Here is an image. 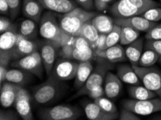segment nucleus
Masks as SVG:
<instances>
[{
    "mask_svg": "<svg viewBox=\"0 0 161 120\" xmlns=\"http://www.w3.org/2000/svg\"><path fill=\"white\" fill-rule=\"evenodd\" d=\"M39 34L45 40L52 41L59 48L67 44L74 37L68 35L61 28L58 19L52 11L43 14L39 23Z\"/></svg>",
    "mask_w": 161,
    "mask_h": 120,
    "instance_id": "1",
    "label": "nucleus"
},
{
    "mask_svg": "<svg viewBox=\"0 0 161 120\" xmlns=\"http://www.w3.org/2000/svg\"><path fill=\"white\" fill-rule=\"evenodd\" d=\"M64 90L63 81L49 76L46 81L33 88L31 98L36 104L48 105L57 100Z\"/></svg>",
    "mask_w": 161,
    "mask_h": 120,
    "instance_id": "2",
    "label": "nucleus"
},
{
    "mask_svg": "<svg viewBox=\"0 0 161 120\" xmlns=\"http://www.w3.org/2000/svg\"><path fill=\"white\" fill-rule=\"evenodd\" d=\"M160 7L154 0H118L110 8V12L115 18H130L142 15L153 7Z\"/></svg>",
    "mask_w": 161,
    "mask_h": 120,
    "instance_id": "3",
    "label": "nucleus"
},
{
    "mask_svg": "<svg viewBox=\"0 0 161 120\" xmlns=\"http://www.w3.org/2000/svg\"><path fill=\"white\" fill-rule=\"evenodd\" d=\"M97 14L96 12L87 11L82 7H76L67 13L58 17L61 28L71 36L80 35L83 24L90 20Z\"/></svg>",
    "mask_w": 161,
    "mask_h": 120,
    "instance_id": "4",
    "label": "nucleus"
},
{
    "mask_svg": "<svg viewBox=\"0 0 161 120\" xmlns=\"http://www.w3.org/2000/svg\"><path fill=\"white\" fill-rule=\"evenodd\" d=\"M97 58H98L97 64L96 65L95 69L92 70L88 79L80 89H78L76 94L73 95L71 99L87 95L89 91L97 86H102L105 81L106 73L110 70L114 68V65H112L111 62L103 59V58L99 57H97Z\"/></svg>",
    "mask_w": 161,
    "mask_h": 120,
    "instance_id": "5",
    "label": "nucleus"
},
{
    "mask_svg": "<svg viewBox=\"0 0 161 120\" xmlns=\"http://www.w3.org/2000/svg\"><path fill=\"white\" fill-rule=\"evenodd\" d=\"M82 110L69 104H61L38 110V117L43 120H75L82 117Z\"/></svg>",
    "mask_w": 161,
    "mask_h": 120,
    "instance_id": "6",
    "label": "nucleus"
},
{
    "mask_svg": "<svg viewBox=\"0 0 161 120\" xmlns=\"http://www.w3.org/2000/svg\"><path fill=\"white\" fill-rule=\"evenodd\" d=\"M19 34L18 27L13 23L0 36V65L8 67L13 61V52Z\"/></svg>",
    "mask_w": 161,
    "mask_h": 120,
    "instance_id": "7",
    "label": "nucleus"
},
{
    "mask_svg": "<svg viewBox=\"0 0 161 120\" xmlns=\"http://www.w3.org/2000/svg\"><path fill=\"white\" fill-rule=\"evenodd\" d=\"M144 86L161 98V71L157 68L132 65Z\"/></svg>",
    "mask_w": 161,
    "mask_h": 120,
    "instance_id": "8",
    "label": "nucleus"
},
{
    "mask_svg": "<svg viewBox=\"0 0 161 120\" xmlns=\"http://www.w3.org/2000/svg\"><path fill=\"white\" fill-rule=\"evenodd\" d=\"M122 106L138 115L147 116L155 112H161V98H153L147 100L126 99Z\"/></svg>",
    "mask_w": 161,
    "mask_h": 120,
    "instance_id": "9",
    "label": "nucleus"
},
{
    "mask_svg": "<svg viewBox=\"0 0 161 120\" xmlns=\"http://www.w3.org/2000/svg\"><path fill=\"white\" fill-rule=\"evenodd\" d=\"M10 65L14 68H20L30 72L39 78H43V71H45L41 53L38 51H36L20 59L13 60Z\"/></svg>",
    "mask_w": 161,
    "mask_h": 120,
    "instance_id": "10",
    "label": "nucleus"
},
{
    "mask_svg": "<svg viewBox=\"0 0 161 120\" xmlns=\"http://www.w3.org/2000/svg\"><path fill=\"white\" fill-rule=\"evenodd\" d=\"M79 63L68 58H60L56 60L51 76L60 81L72 80L75 78Z\"/></svg>",
    "mask_w": 161,
    "mask_h": 120,
    "instance_id": "11",
    "label": "nucleus"
},
{
    "mask_svg": "<svg viewBox=\"0 0 161 120\" xmlns=\"http://www.w3.org/2000/svg\"><path fill=\"white\" fill-rule=\"evenodd\" d=\"M69 42L60 48L58 50V53L62 58L82 62V61L87 60L91 61L97 57L96 52L91 47L85 49L75 48L70 45Z\"/></svg>",
    "mask_w": 161,
    "mask_h": 120,
    "instance_id": "12",
    "label": "nucleus"
},
{
    "mask_svg": "<svg viewBox=\"0 0 161 120\" xmlns=\"http://www.w3.org/2000/svg\"><path fill=\"white\" fill-rule=\"evenodd\" d=\"M60 48L52 41L45 40L44 42L41 44L40 53L43 64L44 66V70L46 74L49 76L52 73L53 65L56 62V58L58 51Z\"/></svg>",
    "mask_w": 161,
    "mask_h": 120,
    "instance_id": "13",
    "label": "nucleus"
},
{
    "mask_svg": "<svg viewBox=\"0 0 161 120\" xmlns=\"http://www.w3.org/2000/svg\"><path fill=\"white\" fill-rule=\"evenodd\" d=\"M31 94L25 88L21 87L14 102V106L22 119L32 120L33 116L31 109Z\"/></svg>",
    "mask_w": 161,
    "mask_h": 120,
    "instance_id": "14",
    "label": "nucleus"
},
{
    "mask_svg": "<svg viewBox=\"0 0 161 120\" xmlns=\"http://www.w3.org/2000/svg\"><path fill=\"white\" fill-rule=\"evenodd\" d=\"M41 46L40 42L36 40H30L18 34V40L14 49L13 60H16L25 57L38 51V48Z\"/></svg>",
    "mask_w": 161,
    "mask_h": 120,
    "instance_id": "15",
    "label": "nucleus"
},
{
    "mask_svg": "<svg viewBox=\"0 0 161 120\" xmlns=\"http://www.w3.org/2000/svg\"><path fill=\"white\" fill-rule=\"evenodd\" d=\"M114 23L121 27H130L140 32H148L155 26L157 23L144 18L141 15L130 18H114Z\"/></svg>",
    "mask_w": 161,
    "mask_h": 120,
    "instance_id": "16",
    "label": "nucleus"
},
{
    "mask_svg": "<svg viewBox=\"0 0 161 120\" xmlns=\"http://www.w3.org/2000/svg\"><path fill=\"white\" fill-rule=\"evenodd\" d=\"M0 86V104L3 108L8 109L14 105L22 86L9 81L4 82Z\"/></svg>",
    "mask_w": 161,
    "mask_h": 120,
    "instance_id": "17",
    "label": "nucleus"
},
{
    "mask_svg": "<svg viewBox=\"0 0 161 120\" xmlns=\"http://www.w3.org/2000/svg\"><path fill=\"white\" fill-rule=\"evenodd\" d=\"M84 111L90 120H114L119 116V113H110L104 111L93 102L85 104Z\"/></svg>",
    "mask_w": 161,
    "mask_h": 120,
    "instance_id": "18",
    "label": "nucleus"
},
{
    "mask_svg": "<svg viewBox=\"0 0 161 120\" xmlns=\"http://www.w3.org/2000/svg\"><path fill=\"white\" fill-rule=\"evenodd\" d=\"M44 9L49 11L64 14L78 7V4L73 0H37Z\"/></svg>",
    "mask_w": 161,
    "mask_h": 120,
    "instance_id": "19",
    "label": "nucleus"
},
{
    "mask_svg": "<svg viewBox=\"0 0 161 120\" xmlns=\"http://www.w3.org/2000/svg\"><path fill=\"white\" fill-rule=\"evenodd\" d=\"M44 7L37 0H22V12L26 18L39 24Z\"/></svg>",
    "mask_w": 161,
    "mask_h": 120,
    "instance_id": "20",
    "label": "nucleus"
},
{
    "mask_svg": "<svg viewBox=\"0 0 161 120\" xmlns=\"http://www.w3.org/2000/svg\"><path fill=\"white\" fill-rule=\"evenodd\" d=\"M96 54L97 57L103 58L111 63L124 62L127 59L125 49L119 44H116L103 50L97 51Z\"/></svg>",
    "mask_w": 161,
    "mask_h": 120,
    "instance_id": "21",
    "label": "nucleus"
},
{
    "mask_svg": "<svg viewBox=\"0 0 161 120\" xmlns=\"http://www.w3.org/2000/svg\"><path fill=\"white\" fill-rule=\"evenodd\" d=\"M122 81L118 76L112 72L106 73L104 81V89L106 96L108 99H114L119 96L122 90Z\"/></svg>",
    "mask_w": 161,
    "mask_h": 120,
    "instance_id": "22",
    "label": "nucleus"
},
{
    "mask_svg": "<svg viewBox=\"0 0 161 120\" xmlns=\"http://www.w3.org/2000/svg\"><path fill=\"white\" fill-rule=\"evenodd\" d=\"M33 76L34 75L30 72L15 68L8 70L6 76V81L13 83L23 87L32 81Z\"/></svg>",
    "mask_w": 161,
    "mask_h": 120,
    "instance_id": "23",
    "label": "nucleus"
},
{
    "mask_svg": "<svg viewBox=\"0 0 161 120\" xmlns=\"http://www.w3.org/2000/svg\"><path fill=\"white\" fill-rule=\"evenodd\" d=\"M143 38H139L125 48L126 58L131 65H139L140 58L143 53Z\"/></svg>",
    "mask_w": 161,
    "mask_h": 120,
    "instance_id": "24",
    "label": "nucleus"
},
{
    "mask_svg": "<svg viewBox=\"0 0 161 120\" xmlns=\"http://www.w3.org/2000/svg\"><path fill=\"white\" fill-rule=\"evenodd\" d=\"M116 75L121 81L126 84L131 85H140L141 81L139 78L132 65L123 64L118 66Z\"/></svg>",
    "mask_w": 161,
    "mask_h": 120,
    "instance_id": "25",
    "label": "nucleus"
},
{
    "mask_svg": "<svg viewBox=\"0 0 161 120\" xmlns=\"http://www.w3.org/2000/svg\"><path fill=\"white\" fill-rule=\"evenodd\" d=\"M92 70L93 66L90 60L80 62L75 78V87L77 89H80L85 84Z\"/></svg>",
    "mask_w": 161,
    "mask_h": 120,
    "instance_id": "26",
    "label": "nucleus"
},
{
    "mask_svg": "<svg viewBox=\"0 0 161 120\" xmlns=\"http://www.w3.org/2000/svg\"><path fill=\"white\" fill-rule=\"evenodd\" d=\"M91 22L100 34L106 35L113 30L115 24L113 19L105 14H96L91 19Z\"/></svg>",
    "mask_w": 161,
    "mask_h": 120,
    "instance_id": "27",
    "label": "nucleus"
},
{
    "mask_svg": "<svg viewBox=\"0 0 161 120\" xmlns=\"http://www.w3.org/2000/svg\"><path fill=\"white\" fill-rule=\"evenodd\" d=\"M37 23L32 19H24L21 22L18 28L19 34L27 39L30 40H36L39 33Z\"/></svg>",
    "mask_w": 161,
    "mask_h": 120,
    "instance_id": "28",
    "label": "nucleus"
},
{
    "mask_svg": "<svg viewBox=\"0 0 161 120\" xmlns=\"http://www.w3.org/2000/svg\"><path fill=\"white\" fill-rule=\"evenodd\" d=\"M100 33L96 30L95 26L92 24L91 19L85 23L80 30V35L83 37L91 46V48L95 50L96 43L98 39Z\"/></svg>",
    "mask_w": 161,
    "mask_h": 120,
    "instance_id": "29",
    "label": "nucleus"
},
{
    "mask_svg": "<svg viewBox=\"0 0 161 120\" xmlns=\"http://www.w3.org/2000/svg\"><path fill=\"white\" fill-rule=\"evenodd\" d=\"M128 92L131 98L136 100H147L158 97L155 93L140 85H131L129 87Z\"/></svg>",
    "mask_w": 161,
    "mask_h": 120,
    "instance_id": "30",
    "label": "nucleus"
},
{
    "mask_svg": "<svg viewBox=\"0 0 161 120\" xmlns=\"http://www.w3.org/2000/svg\"><path fill=\"white\" fill-rule=\"evenodd\" d=\"M140 31L135 30L130 27H121L120 44L128 45L140 37Z\"/></svg>",
    "mask_w": 161,
    "mask_h": 120,
    "instance_id": "31",
    "label": "nucleus"
},
{
    "mask_svg": "<svg viewBox=\"0 0 161 120\" xmlns=\"http://www.w3.org/2000/svg\"><path fill=\"white\" fill-rule=\"evenodd\" d=\"M160 59L159 55L150 49H147L142 53L139 61V65L142 67H150L155 65Z\"/></svg>",
    "mask_w": 161,
    "mask_h": 120,
    "instance_id": "32",
    "label": "nucleus"
},
{
    "mask_svg": "<svg viewBox=\"0 0 161 120\" xmlns=\"http://www.w3.org/2000/svg\"><path fill=\"white\" fill-rule=\"evenodd\" d=\"M121 31V27L116 24H114L113 30L110 32L108 34H107L106 48H105V49L115 45L116 44H118V43L120 42Z\"/></svg>",
    "mask_w": 161,
    "mask_h": 120,
    "instance_id": "33",
    "label": "nucleus"
},
{
    "mask_svg": "<svg viewBox=\"0 0 161 120\" xmlns=\"http://www.w3.org/2000/svg\"><path fill=\"white\" fill-rule=\"evenodd\" d=\"M93 102L96 103L101 109H103L104 111L107 112H110V113H119L116 105L111 101H110L108 99H106L104 97L94 99Z\"/></svg>",
    "mask_w": 161,
    "mask_h": 120,
    "instance_id": "34",
    "label": "nucleus"
},
{
    "mask_svg": "<svg viewBox=\"0 0 161 120\" xmlns=\"http://www.w3.org/2000/svg\"><path fill=\"white\" fill-rule=\"evenodd\" d=\"M141 16L148 20L157 23L161 19V7H153L144 12Z\"/></svg>",
    "mask_w": 161,
    "mask_h": 120,
    "instance_id": "35",
    "label": "nucleus"
},
{
    "mask_svg": "<svg viewBox=\"0 0 161 120\" xmlns=\"http://www.w3.org/2000/svg\"><path fill=\"white\" fill-rule=\"evenodd\" d=\"M9 7V15L12 19H15L22 9L21 0H6Z\"/></svg>",
    "mask_w": 161,
    "mask_h": 120,
    "instance_id": "36",
    "label": "nucleus"
},
{
    "mask_svg": "<svg viewBox=\"0 0 161 120\" xmlns=\"http://www.w3.org/2000/svg\"><path fill=\"white\" fill-rule=\"evenodd\" d=\"M145 38L147 40H161V23L156 24L152 29L147 32Z\"/></svg>",
    "mask_w": 161,
    "mask_h": 120,
    "instance_id": "37",
    "label": "nucleus"
},
{
    "mask_svg": "<svg viewBox=\"0 0 161 120\" xmlns=\"http://www.w3.org/2000/svg\"><path fill=\"white\" fill-rule=\"evenodd\" d=\"M21 117L18 112H14L12 109H4L0 110V119L1 120H19Z\"/></svg>",
    "mask_w": 161,
    "mask_h": 120,
    "instance_id": "38",
    "label": "nucleus"
},
{
    "mask_svg": "<svg viewBox=\"0 0 161 120\" xmlns=\"http://www.w3.org/2000/svg\"><path fill=\"white\" fill-rule=\"evenodd\" d=\"M119 118L120 120H140L141 118L135 112L123 107L119 113Z\"/></svg>",
    "mask_w": 161,
    "mask_h": 120,
    "instance_id": "39",
    "label": "nucleus"
},
{
    "mask_svg": "<svg viewBox=\"0 0 161 120\" xmlns=\"http://www.w3.org/2000/svg\"><path fill=\"white\" fill-rule=\"evenodd\" d=\"M146 49H150L157 53L159 55L160 60L161 61V40H147L145 44Z\"/></svg>",
    "mask_w": 161,
    "mask_h": 120,
    "instance_id": "40",
    "label": "nucleus"
},
{
    "mask_svg": "<svg viewBox=\"0 0 161 120\" xmlns=\"http://www.w3.org/2000/svg\"><path fill=\"white\" fill-rule=\"evenodd\" d=\"M86 96H88L90 99L94 100L97 99V98L103 97L106 96V91H105V89L104 87H103V86H97L89 91Z\"/></svg>",
    "mask_w": 161,
    "mask_h": 120,
    "instance_id": "41",
    "label": "nucleus"
},
{
    "mask_svg": "<svg viewBox=\"0 0 161 120\" xmlns=\"http://www.w3.org/2000/svg\"><path fill=\"white\" fill-rule=\"evenodd\" d=\"M13 21L10 19L7 18V17L4 15H2L0 18V33L2 34L8 30L13 25Z\"/></svg>",
    "mask_w": 161,
    "mask_h": 120,
    "instance_id": "42",
    "label": "nucleus"
},
{
    "mask_svg": "<svg viewBox=\"0 0 161 120\" xmlns=\"http://www.w3.org/2000/svg\"><path fill=\"white\" fill-rule=\"evenodd\" d=\"M75 2L82 8L87 11H92L96 8L94 0H75Z\"/></svg>",
    "mask_w": 161,
    "mask_h": 120,
    "instance_id": "43",
    "label": "nucleus"
},
{
    "mask_svg": "<svg viewBox=\"0 0 161 120\" xmlns=\"http://www.w3.org/2000/svg\"><path fill=\"white\" fill-rule=\"evenodd\" d=\"M115 0H94L96 9L98 11H104L108 8V5Z\"/></svg>",
    "mask_w": 161,
    "mask_h": 120,
    "instance_id": "44",
    "label": "nucleus"
},
{
    "mask_svg": "<svg viewBox=\"0 0 161 120\" xmlns=\"http://www.w3.org/2000/svg\"><path fill=\"white\" fill-rule=\"evenodd\" d=\"M106 34H100L98 39L96 43V48H95V52L97 51L103 50L106 48Z\"/></svg>",
    "mask_w": 161,
    "mask_h": 120,
    "instance_id": "45",
    "label": "nucleus"
},
{
    "mask_svg": "<svg viewBox=\"0 0 161 120\" xmlns=\"http://www.w3.org/2000/svg\"><path fill=\"white\" fill-rule=\"evenodd\" d=\"M0 13L2 15H9V7L6 0H0Z\"/></svg>",
    "mask_w": 161,
    "mask_h": 120,
    "instance_id": "46",
    "label": "nucleus"
},
{
    "mask_svg": "<svg viewBox=\"0 0 161 120\" xmlns=\"http://www.w3.org/2000/svg\"><path fill=\"white\" fill-rule=\"evenodd\" d=\"M8 69L7 67L3 65H0V86L4 82L6 81V76Z\"/></svg>",
    "mask_w": 161,
    "mask_h": 120,
    "instance_id": "47",
    "label": "nucleus"
},
{
    "mask_svg": "<svg viewBox=\"0 0 161 120\" xmlns=\"http://www.w3.org/2000/svg\"><path fill=\"white\" fill-rule=\"evenodd\" d=\"M160 3H161V0H160Z\"/></svg>",
    "mask_w": 161,
    "mask_h": 120,
    "instance_id": "48",
    "label": "nucleus"
}]
</instances>
